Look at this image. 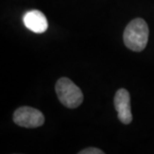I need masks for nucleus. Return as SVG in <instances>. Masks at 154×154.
Masks as SVG:
<instances>
[{"mask_svg":"<svg viewBox=\"0 0 154 154\" xmlns=\"http://www.w3.org/2000/svg\"><path fill=\"white\" fill-rule=\"evenodd\" d=\"M148 37V25L142 18H136L130 21L123 33V41L126 47L136 52L142 51L146 47Z\"/></svg>","mask_w":154,"mask_h":154,"instance_id":"f257e3e1","label":"nucleus"},{"mask_svg":"<svg viewBox=\"0 0 154 154\" xmlns=\"http://www.w3.org/2000/svg\"><path fill=\"white\" fill-rule=\"evenodd\" d=\"M55 91L59 101L67 108H76L83 101L81 89L66 77H61L57 80Z\"/></svg>","mask_w":154,"mask_h":154,"instance_id":"f03ea898","label":"nucleus"},{"mask_svg":"<svg viewBox=\"0 0 154 154\" xmlns=\"http://www.w3.org/2000/svg\"><path fill=\"white\" fill-rule=\"evenodd\" d=\"M13 120L17 125L25 128H36L43 125L44 115L38 109L29 106H22L15 110Z\"/></svg>","mask_w":154,"mask_h":154,"instance_id":"7ed1b4c3","label":"nucleus"},{"mask_svg":"<svg viewBox=\"0 0 154 154\" xmlns=\"http://www.w3.org/2000/svg\"><path fill=\"white\" fill-rule=\"evenodd\" d=\"M114 107L119 120L123 124H129L132 121L130 106V94L124 88L119 89L114 96Z\"/></svg>","mask_w":154,"mask_h":154,"instance_id":"20e7f679","label":"nucleus"},{"mask_svg":"<svg viewBox=\"0 0 154 154\" xmlns=\"http://www.w3.org/2000/svg\"><path fill=\"white\" fill-rule=\"evenodd\" d=\"M23 23L30 31L35 33H43L48 28V22L45 15L39 10H31L26 12L23 16Z\"/></svg>","mask_w":154,"mask_h":154,"instance_id":"39448f33","label":"nucleus"},{"mask_svg":"<svg viewBox=\"0 0 154 154\" xmlns=\"http://www.w3.org/2000/svg\"><path fill=\"white\" fill-rule=\"evenodd\" d=\"M79 154H103L104 152L101 149L95 148V147H89V148H85L78 152Z\"/></svg>","mask_w":154,"mask_h":154,"instance_id":"423d86ee","label":"nucleus"}]
</instances>
